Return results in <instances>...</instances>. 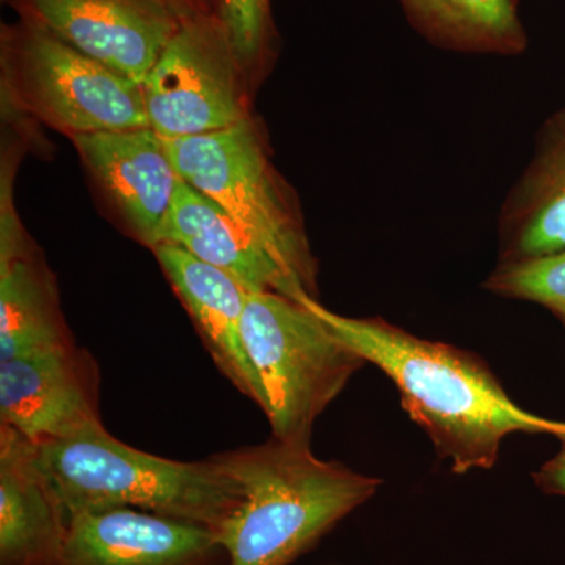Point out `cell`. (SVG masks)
<instances>
[{
	"label": "cell",
	"mask_w": 565,
	"mask_h": 565,
	"mask_svg": "<svg viewBox=\"0 0 565 565\" xmlns=\"http://www.w3.org/2000/svg\"><path fill=\"white\" fill-rule=\"evenodd\" d=\"M297 300L364 362L388 375L404 411L456 475L493 468L508 435H555L565 444V422L516 405L473 353L424 340L382 319L334 313L316 297Z\"/></svg>",
	"instance_id": "cell-1"
},
{
	"label": "cell",
	"mask_w": 565,
	"mask_h": 565,
	"mask_svg": "<svg viewBox=\"0 0 565 565\" xmlns=\"http://www.w3.org/2000/svg\"><path fill=\"white\" fill-rule=\"evenodd\" d=\"M244 500L217 535L228 565H289L374 497L382 479L319 459L311 444L270 437L214 455Z\"/></svg>",
	"instance_id": "cell-2"
},
{
	"label": "cell",
	"mask_w": 565,
	"mask_h": 565,
	"mask_svg": "<svg viewBox=\"0 0 565 565\" xmlns=\"http://www.w3.org/2000/svg\"><path fill=\"white\" fill-rule=\"evenodd\" d=\"M36 459L71 516L136 509L221 534L244 500L241 482L214 456L180 462L140 451L109 430L36 445Z\"/></svg>",
	"instance_id": "cell-3"
},
{
	"label": "cell",
	"mask_w": 565,
	"mask_h": 565,
	"mask_svg": "<svg viewBox=\"0 0 565 565\" xmlns=\"http://www.w3.org/2000/svg\"><path fill=\"white\" fill-rule=\"evenodd\" d=\"M243 338L273 437L289 444H311L316 419L366 364L307 305L278 292H248Z\"/></svg>",
	"instance_id": "cell-4"
},
{
	"label": "cell",
	"mask_w": 565,
	"mask_h": 565,
	"mask_svg": "<svg viewBox=\"0 0 565 565\" xmlns=\"http://www.w3.org/2000/svg\"><path fill=\"white\" fill-rule=\"evenodd\" d=\"M2 104L73 139L150 128L139 82L18 18L0 32Z\"/></svg>",
	"instance_id": "cell-5"
},
{
	"label": "cell",
	"mask_w": 565,
	"mask_h": 565,
	"mask_svg": "<svg viewBox=\"0 0 565 565\" xmlns=\"http://www.w3.org/2000/svg\"><path fill=\"white\" fill-rule=\"evenodd\" d=\"M166 145L181 180L228 212L316 297L318 266L258 122L248 117L232 128Z\"/></svg>",
	"instance_id": "cell-6"
},
{
	"label": "cell",
	"mask_w": 565,
	"mask_h": 565,
	"mask_svg": "<svg viewBox=\"0 0 565 565\" xmlns=\"http://www.w3.org/2000/svg\"><path fill=\"white\" fill-rule=\"evenodd\" d=\"M141 88L148 125L166 140L222 131L252 117L250 81L214 13L182 22Z\"/></svg>",
	"instance_id": "cell-7"
},
{
	"label": "cell",
	"mask_w": 565,
	"mask_h": 565,
	"mask_svg": "<svg viewBox=\"0 0 565 565\" xmlns=\"http://www.w3.org/2000/svg\"><path fill=\"white\" fill-rule=\"evenodd\" d=\"M0 424L33 445L107 430L92 353L71 343L0 362Z\"/></svg>",
	"instance_id": "cell-8"
},
{
	"label": "cell",
	"mask_w": 565,
	"mask_h": 565,
	"mask_svg": "<svg viewBox=\"0 0 565 565\" xmlns=\"http://www.w3.org/2000/svg\"><path fill=\"white\" fill-rule=\"evenodd\" d=\"M71 47L136 82L145 81L182 21L163 0H11Z\"/></svg>",
	"instance_id": "cell-9"
},
{
	"label": "cell",
	"mask_w": 565,
	"mask_h": 565,
	"mask_svg": "<svg viewBox=\"0 0 565 565\" xmlns=\"http://www.w3.org/2000/svg\"><path fill=\"white\" fill-rule=\"evenodd\" d=\"M71 141L126 228L151 250L181 182L166 140L151 128H139L84 134Z\"/></svg>",
	"instance_id": "cell-10"
},
{
	"label": "cell",
	"mask_w": 565,
	"mask_h": 565,
	"mask_svg": "<svg viewBox=\"0 0 565 565\" xmlns=\"http://www.w3.org/2000/svg\"><path fill=\"white\" fill-rule=\"evenodd\" d=\"M13 174L2 163L0 189V362L74 343L57 280L17 214Z\"/></svg>",
	"instance_id": "cell-11"
},
{
	"label": "cell",
	"mask_w": 565,
	"mask_h": 565,
	"mask_svg": "<svg viewBox=\"0 0 565 565\" xmlns=\"http://www.w3.org/2000/svg\"><path fill=\"white\" fill-rule=\"evenodd\" d=\"M221 553L207 527L110 509L71 516L58 565H214Z\"/></svg>",
	"instance_id": "cell-12"
},
{
	"label": "cell",
	"mask_w": 565,
	"mask_h": 565,
	"mask_svg": "<svg viewBox=\"0 0 565 565\" xmlns=\"http://www.w3.org/2000/svg\"><path fill=\"white\" fill-rule=\"evenodd\" d=\"M151 250L191 315L215 366L263 411L262 385L248 360L243 338L248 296L245 286L233 275L195 258L178 245L159 244Z\"/></svg>",
	"instance_id": "cell-13"
},
{
	"label": "cell",
	"mask_w": 565,
	"mask_h": 565,
	"mask_svg": "<svg viewBox=\"0 0 565 565\" xmlns=\"http://www.w3.org/2000/svg\"><path fill=\"white\" fill-rule=\"evenodd\" d=\"M68 514L36 445L0 424V565H58Z\"/></svg>",
	"instance_id": "cell-14"
},
{
	"label": "cell",
	"mask_w": 565,
	"mask_h": 565,
	"mask_svg": "<svg viewBox=\"0 0 565 565\" xmlns=\"http://www.w3.org/2000/svg\"><path fill=\"white\" fill-rule=\"evenodd\" d=\"M159 244L178 245L225 270L248 292H278L296 300L310 296L250 232L182 180L159 233Z\"/></svg>",
	"instance_id": "cell-15"
},
{
	"label": "cell",
	"mask_w": 565,
	"mask_h": 565,
	"mask_svg": "<svg viewBox=\"0 0 565 565\" xmlns=\"http://www.w3.org/2000/svg\"><path fill=\"white\" fill-rule=\"evenodd\" d=\"M511 259L565 252V114L550 126L516 202Z\"/></svg>",
	"instance_id": "cell-16"
},
{
	"label": "cell",
	"mask_w": 565,
	"mask_h": 565,
	"mask_svg": "<svg viewBox=\"0 0 565 565\" xmlns=\"http://www.w3.org/2000/svg\"><path fill=\"white\" fill-rule=\"evenodd\" d=\"M416 28L467 51L519 52L526 35L514 0H401Z\"/></svg>",
	"instance_id": "cell-17"
},
{
	"label": "cell",
	"mask_w": 565,
	"mask_h": 565,
	"mask_svg": "<svg viewBox=\"0 0 565 565\" xmlns=\"http://www.w3.org/2000/svg\"><path fill=\"white\" fill-rule=\"evenodd\" d=\"M222 22L252 87L273 61L275 32L270 0H214Z\"/></svg>",
	"instance_id": "cell-18"
},
{
	"label": "cell",
	"mask_w": 565,
	"mask_h": 565,
	"mask_svg": "<svg viewBox=\"0 0 565 565\" xmlns=\"http://www.w3.org/2000/svg\"><path fill=\"white\" fill-rule=\"evenodd\" d=\"M487 288L501 296L544 305L565 327V252L501 264Z\"/></svg>",
	"instance_id": "cell-19"
},
{
	"label": "cell",
	"mask_w": 565,
	"mask_h": 565,
	"mask_svg": "<svg viewBox=\"0 0 565 565\" xmlns=\"http://www.w3.org/2000/svg\"><path fill=\"white\" fill-rule=\"evenodd\" d=\"M534 481L544 492L565 497V444L555 457L535 471Z\"/></svg>",
	"instance_id": "cell-20"
},
{
	"label": "cell",
	"mask_w": 565,
	"mask_h": 565,
	"mask_svg": "<svg viewBox=\"0 0 565 565\" xmlns=\"http://www.w3.org/2000/svg\"><path fill=\"white\" fill-rule=\"evenodd\" d=\"M182 22L214 13V0H163Z\"/></svg>",
	"instance_id": "cell-21"
}]
</instances>
